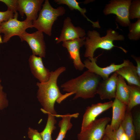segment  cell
Here are the masks:
<instances>
[{
	"instance_id": "obj_1",
	"label": "cell",
	"mask_w": 140,
	"mask_h": 140,
	"mask_svg": "<svg viewBox=\"0 0 140 140\" xmlns=\"http://www.w3.org/2000/svg\"><path fill=\"white\" fill-rule=\"evenodd\" d=\"M66 70L65 67H60L55 71L51 72L48 80L45 82H37L38 87L37 97L43 108L42 111L46 114H51L56 116L57 113L54 109L56 102L60 103L69 96L73 94L72 93H67L62 94L57 85V81L60 74Z\"/></svg>"
},
{
	"instance_id": "obj_2",
	"label": "cell",
	"mask_w": 140,
	"mask_h": 140,
	"mask_svg": "<svg viewBox=\"0 0 140 140\" xmlns=\"http://www.w3.org/2000/svg\"><path fill=\"white\" fill-rule=\"evenodd\" d=\"M101 78L88 70L79 76L61 84L63 91L75 95L73 98L88 99L94 97L97 94Z\"/></svg>"
},
{
	"instance_id": "obj_3",
	"label": "cell",
	"mask_w": 140,
	"mask_h": 140,
	"mask_svg": "<svg viewBox=\"0 0 140 140\" xmlns=\"http://www.w3.org/2000/svg\"><path fill=\"white\" fill-rule=\"evenodd\" d=\"M106 32V35L101 37L99 33L96 30L88 31L84 45L86 48L84 54L85 57L94 58V53L98 48L108 51L110 50L114 47H117L127 53V51L122 47L116 46L113 44L114 41L124 40V36L111 29L107 30Z\"/></svg>"
},
{
	"instance_id": "obj_4",
	"label": "cell",
	"mask_w": 140,
	"mask_h": 140,
	"mask_svg": "<svg viewBox=\"0 0 140 140\" xmlns=\"http://www.w3.org/2000/svg\"><path fill=\"white\" fill-rule=\"evenodd\" d=\"M42 6L37 18L32 22L33 27L51 36L54 22L59 17L65 14L66 10L64 7L62 6L54 8L48 0H45Z\"/></svg>"
},
{
	"instance_id": "obj_5",
	"label": "cell",
	"mask_w": 140,
	"mask_h": 140,
	"mask_svg": "<svg viewBox=\"0 0 140 140\" xmlns=\"http://www.w3.org/2000/svg\"><path fill=\"white\" fill-rule=\"evenodd\" d=\"M131 0H112L106 5L103 10L105 15L114 14L116 21L123 27L128 26L131 23L129 10Z\"/></svg>"
},
{
	"instance_id": "obj_6",
	"label": "cell",
	"mask_w": 140,
	"mask_h": 140,
	"mask_svg": "<svg viewBox=\"0 0 140 140\" xmlns=\"http://www.w3.org/2000/svg\"><path fill=\"white\" fill-rule=\"evenodd\" d=\"M18 13L14 14V17L2 23L0 25L1 33L4 34L2 43H7L12 37L19 36L28 28L33 27L32 22L18 20Z\"/></svg>"
},
{
	"instance_id": "obj_7",
	"label": "cell",
	"mask_w": 140,
	"mask_h": 140,
	"mask_svg": "<svg viewBox=\"0 0 140 140\" xmlns=\"http://www.w3.org/2000/svg\"><path fill=\"white\" fill-rule=\"evenodd\" d=\"M111 120L106 117L96 119L86 129L77 135L78 140H102L105 135L106 127Z\"/></svg>"
},
{
	"instance_id": "obj_8",
	"label": "cell",
	"mask_w": 140,
	"mask_h": 140,
	"mask_svg": "<svg viewBox=\"0 0 140 140\" xmlns=\"http://www.w3.org/2000/svg\"><path fill=\"white\" fill-rule=\"evenodd\" d=\"M100 55L95 58H88L84 61V64L85 67L88 71L99 76L103 80L108 78L111 74L123 66L128 65L130 62L128 59L124 60L123 62L121 64L116 65L113 63L106 67H101L96 63L97 59Z\"/></svg>"
},
{
	"instance_id": "obj_9",
	"label": "cell",
	"mask_w": 140,
	"mask_h": 140,
	"mask_svg": "<svg viewBox=\"0 0 140 140\" xmlns=\"http://www.w3.org/2000/svg\"><path fill=\"white\" fill-rule=\"evenodd\" d=\"M19 37L22 41H25L28 44L32 54L38 55L42 58L45 57L46 46L43 32L37 31L29 33L26 31Z\"/></svg>"
},
{
	"instance_id": "obj_10",
	"label": "cell",
	"mask_w": 140,
	"mask_h": 140,
	"mask_svg": "<svg viewBox=\"0 0 140 140\" xmlns=\"http://www.w3.org/2000/svg\"><path fill=\"white\" fill-rule=\"evenodd\" d=\"M43 0H18L17 11L23 17L26 16L24 20L27 22H33L37 18L39 12L41 9Z\"/></svg>"
},
{
	"instance_id": "obj_11",
	"label": "cell",
	"mask_w": 140,
	"mask_h": 140,
	"mask_svg": "<svg viewBox=\"0 0 140 140\" xmlns=\"http://www.w3.org/2000/svg\"><path fill=\"white\" fill-rule=\"evenodd\" d=\"M85 30L79 26L75 27L72 23L71 19L67 17L64 20L62 28L59 38L55 39L56 43L61 42L72 40L85 37Z\"/></svg>"
},
{
	"instance_id": "obj_12",
	"label": "cell",
	"mask_w": 140,
	"mask_h": 140,
	"mask_svg": "<svg viewBox=\"0 0 140 140\" xmlns=\"http://www.w3.org/2000/svg\"><path fill=\"white\" fill-rule=\"evenodd\" d=\"M86 37L63 42L62 46L66 48L70 58L73 61L74 66L76 69L83 70L85 65L82 62L80 54V48L84 45Z\"/></svg>"
},
{
	"instance_id": "obj_13",
	"label": "cell",
	"mask_w": 140,
	"mask_h": 140,
	"mask_svg": "<svg viewBox=\"0 0 140 140\" xmlns=\"http://www.w3.org/2000/svg\"><path fill=\"white\" fill-rule=\"evenodd\" d=\"M113 102L92 104L87 107L83 115L81 131L88 127L99 115L111 107Z\"/></svg>"
},
{
	"instance_id": "obj_14",
	"label": "cell",
	"mask_w": 140,
	"mask_h": 140,
	"mask_svg": "<svg viewBox=\"0 0 140 140\" xmlns=\"http://www.w3.org/2000/svg\"><path fill=\"white\" fill-rule=\"evenodd\" d=\"M118 74L113 73L108 78L101 81L98 89L97 94L102 100H111L115 98L117 85Z\"/></svg>"
},
{
	"instance_id": "obj_15",
	"label": "cell",
	"mask_w": 140,
	"mask_h": 140,
	"mask_svg": "<svg viewBox=\"0 0 140 140\" xmlns=\"http://www.w3.org/2000/svg\"><path fill=\"white\" fill-rule=\"evenodd\" d=\"M31 72L40 82L47 81L49 79L51 72L44 66L42 58L32 54L29 59Z\"/></svg>"
},
{
	"instance_id": "obj_16",
	"label": "cell",
	"mask_w": 140,
	"mask_h": 140,
	"mask_svg": "<svg viewBox=\"0 0 140 140\" xmlns=\"http://www.w3.org/2000/svg\"><path fill=\"white\" fill-rule=\"evenodd\" d=\"M111 107L112 117L111 123L109 125L112 129L116 130L119 127L124 118L127 105L115 98Z\"/></svg>"
},
{
	"instance_id": "obj_17",
	"label": "cell",
	"mask_w": 140,
	"mask_h": 140,
	"mask_svg": "<svg viewBox=\"0 0 140 140\" xmlns=\"http://www.w3.org/2000/svg\"><path fill=\"white\" fill-rule=\"evenodd\" d=\"M126 80L128 85L140 87V77L137 72L136 66L130 61L128 64L119 69L116 72Z\"/></svg>"
},
{
	"instance_id": "obj_18",
	"label": "cell",
	"mask_w": 140,
	"mask_h": 140,
	"mask_svg": "<svg viewBox=\"0 0 140 140\" xmlns=\"http://www.w3.org/2000/svg\"><path fill=\"white\" fill-rule=\"evenodd\" d=\"M79 114L78 113L73 114L68 113L64 115H57L56 117H60L62 118L59 123L60 131L55 140H63L67 131L72 127L73 125L71 121V118L73 117H77Z\"/></svg>"
},
{
	"instance_id": "obj_19",
	"label": "cell",
	"mask_w": 140,
	"mask_h": 140,
	"mask_svg": "<svg viewBox=\"0 0 140 140\" xmlns=\"http://www.w3.org/2000/svg\"><path fill=\"white\" fill-rule=\"evenodd\" d=\"M130 95L129 86L125 80L118 74L117 85L115 97L127 105Z\"/></svg>"
},
{
	"instance_id": "obj_20",
	"label": "cell",
	"mask_w": 140,
	"mask_h": 140,
	"mask_svg": "<svg viewBox=\"0 0 140 140\" xmlns=\"http://www.w3.org/2000/svg\"><path fill=\"white\" fill-rule=\"evenodd\" d=\"M131 111H127L121 125L128 140H135L136 132Z\"/></svg>"
},
{
	"instance_id": "obj_21",
	"label": "cell",
	"mask_w": 140,
	"mask_h": 140,
	"mask_svg": "<svg viewBox=\"0 0 140 140\" xmlns=\"http://www.w3.org/2000/svg\"><path fill=\"white\" fill-rule=\"evenodd\" d=\"M54 1L59 4H64L68 6L70 10H74L79 11L83 16L87 20L92 24V26L94 28H101L98 21L93 22L89 19L85 15L86 10L85 8H81L79 5V3L76 0H55Z\"/></svg>"
},
{
	"instance_id": "obj_22",
	"label": "cell",
	"mask_w": 140,
	"mask_h": 140,
	"mask_svg": "<svg viewBox=\"0 0 140 140\" xmlns=\"http://www.w3.org/2000/svg\"><path fill=\"white\" fill-rule=\"evenodd\" d=\"M128 85L130 95L127 109V111H131L134 107L140 104V87L134 85Z\"/></svg>"
},
{
	"instance_id": "obj_23",
	"label": "cell",
	"mask_w": 140,
	"mask_h": 140,
	"mask_svg": "<svg viewBox=\"0 0 140 140\" xmlns=\"http://www.w3.org/2000/svg\"><path fill=\"white\" fill-rule=\"evenodd\" d=\"M46 124L44 130L40 133L43 140H52V134L56 129L55 125L57 123L55 116L52 114H48Z\"/></svg>"
},
{
	"instance_id": "obj_24",
	"label": "cell",
	"mask_w": 140,
	"mask_h": 140,
	"mask_svg": "<svg viewBox=\"0 0 140 140\" xmlns=\"http://www.w3.org/2000/svg\"><path fill=\"white\" fill-rule=\"evenodd\" d=\"M105 134L109 140H122L125 135L121 125L118 129L113 130L109 124L106 127Z\"/></svg>"
},
{
	"instance_id": "obj_25",
	"label": "cell",
	"mask_w": 140,
	"mask_h": 140,
	"mask_svg": "<svg viewBox=\"0 0 140 140\" xmlns=\"http://www.w3.org/2000/svg\"><path fill=\"white\" fill-rule=\"evenodd\" d=\"M128 26L129 39L134 40H139L140 38V19L134 23H131Z\"/></svg>"
},
{
	"instance_id": "obj_26",
	"label": "cell",
	"mask_w": 140,
	"mask_h": 140,
	"mask_svg": "<svg viewBox=\"0 0 140 140\" xmlns=\"http://www.w3.org/2000/svg\"><path fill=\"white\" fill-rule=\"evenodd\" d=\"M129 18L140 19V1L134 0L131 1L129 10Z\"/></svg>"
},
{
	"instance_id": "obj_27",
	"label": "cell",
	"mask_w": 140,
	"mask_h": 140,
	"mask_svg": "<svg viewBox=\"0 0 140 140\" xmlns=\"http://www.w3.org/2000/svg\"><path fill=\"white\" fill-rule=\"evenodd\" d=\"M7 6L8 9L12 11L14 13H17L18 0H0Z\"/></svg>"
},
{
	"instance_id": "obj_28",
	"label": "cell",
	"mask_w": 140,
	"mask_h": 140,
	"mask_svg": "<svg viewBox=\"0 0 140 140\" xmlns=\"http://www.w3.org/2000/svg\"><path fill=\"white\" fill-rule=\"evenodd\" d=\"M133 123L135 128L136 134L138 138L140 137V113L138 112L135 115Z\"/></svg>"
},
{
	"instance_id": "obj_29",
	"label": "cell",
	"mask_w": 140,
	"mask_h": 140,
	"mask_svg": "<svg viewBox=\"0 0 140 140\" xmlns=\"http://www.w3.org/2000/svg\"><path fill=\"white\" fill-rule=\"evenodd\" d=\"M27 134L29 138L31 140H43L40 133L36 130L29 127Z\"/></svg>"
},
{
	"instance_id": "obj_30",
	"label": "cell",
	"mask_w": 140,
	"mask_h": 140,
	"mask_svg": "<svg viewBox=\"0 0 140 140\" xmlns=\"http://www.w3.org/2000/svg\"><path fill=\"white\" fill-rule=\"evenodd\" d=\"M14 13L10 10H7L4 11H0V25L4 22L14 17Z\"/></svg>"
},
{
	"instance_id": "obj_31",
	"label": "cell",
	"mask_w": 140,
	"mask_h": 140,
	"mask_svg": "<svg viewBox=\"0 0 140 140\" xmlns=\"http://www.w3.org/2000/svg\"><path fill=\"white\" fill-rule=\"evenodd\" d=\"M8 101L7 94L3 90L0 91V110H2L7 107Z\"/></svg>"
},
{
	"instance_id": "obj_32",
	"label": "cell",
	"mask_w": 140,
	"mask_h": 140,
	"mask_svg": "<svg viewBox=\"0 0 140 140\" xmlns=\"http://www.w3.org/2000/svg\"><path fill=\"white\" fill-rule=\"evenodd\" d=\"M131 57L136 62L137 65L136 66L137 72L138 76L140 77V57H137L133 55Z\"/></svg>"
},
{
	"instance_id": "obj_33",
	"label": "cell",
	"mask_w": 140,
	"mask_h": 140,
	"mask_svg": "<svg viewBox=\"0 0 140 140\" xmlns=\"http://www.w3.org/2000/svg\"><path fill=\"white\" fill-rule=\"evenodd\" d=\"M1 80L0 78V91L3 90V86L1 85Z\"/></svg>"
},
{
	"instance_id": "obj_34",
	"label": "cell",
	"mask_w": 140,
	"mask_h": 140,
	"mask_svg": "<svg viewBox=\"0 0 140 140\" xmlns=\"http://www.w3.org/2000/svg\"><path fill=\"white\" fill-rule=\"evenodd\" d=\"M102 140H109L107 136L104 135Z\"/></svg>"
},
{
	"instance_id": "obj_35",
	"label": "cell",
	"mask_w": 140,
	"mask_h": 140,
	"mask_svg": "<svg viewBox=\"0 0 140 140\" xmlns=\"http://www.w3.org/2000/svg\"><path fill=\"white\" fill-rule=\"evenodd\" d=\"M1 33L0 27V43H2V39L1 36L0 35V34Z\"/></svg>"
}]
</instances>
